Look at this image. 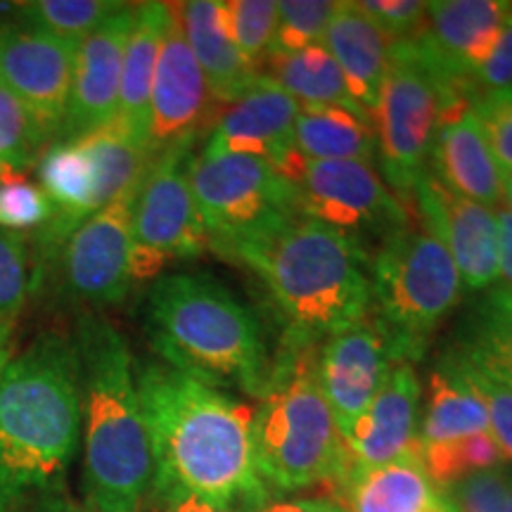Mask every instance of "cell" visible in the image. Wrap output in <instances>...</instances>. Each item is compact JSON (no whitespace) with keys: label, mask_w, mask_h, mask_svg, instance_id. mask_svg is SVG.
<instances>
[{"label":"cell","mask_w":512,"mask_h":512,"mask_svg":"<svg viewBox=\"0 0 512 512\" xmlns=\"http://www.w3.org/2000/svg\"><path fill=\"white\" fill-rule=\"evenodd\" d=\"M155 448V486H174L226 510L252 512L271 498L256 470L254 408L164 361L136 370Z\"/></svg>","instance_id":"6da1fadb"},{"label":"cell","mask_w":512,"mask_h":512,"mask_svg":"<svg viewBox=\"0 0 512 512\" xmlns=\"http://www.w3.org/2000/svg\"><path fill=\"white\" fill-rule=\"evenodd\" d=\"M83 432L74 339L43 332L0 375V512L64 491Z\"/></svg>","instance_id":"7a4b0ae2"},{"label":"cell","mask_w":512,"mask_h":512,"mask_svg":"<svg viewBox=\"0 0 512 512\" xmlns=\"http://www.w3.org/2000/svg\"><path fill=\"white\" fill-rule=\"evenodd\" d=\"M83 403V496L98 512H145L157 477L136 361L110 320L86 313L74 332Z\"/></svg>","instance_id":"3957f363"},{"label":"cell","mask_w":512,"mask_h":512,"mask_svg":"<svg viewBox=\"0 0 512 512\" xmlns=\"http://www.w3.org/2000/svg\"><path fill=\"white\" fill-rule=\"evenodd\" d=\"M235 261L259 275L290 344L318 347L373 309V259L361 238L302 214Z\"/></svg>","instance_id":"277c9868"},{"label":"cell","mask_w":512,"mask_h":512,"mask_svg":"<svg viewBox=\"0 0 512 512\" xmlns=\"http://www.w3.org/2000/svg\"><path fill=\"white\" fill-rule=\"evenodd\" d=\"M152 347L164 363L211 387H240L261 399L271 358L256 313L207 273H171L145 304Z\"/></svg>","instance_id":"5b68a950"},{"label":"cell","mask_w":512,"mask_h":512,"mask_svg":"<svg viewBox=\"0 0 512 512\" xmlns=\"http://www.w3.org/2000/svg\"><path fill=\"white\" fill-rule=\"evenodd\" d=\"M318 347L283 342L254 413L256 470L275 494L330 489L347 470V444L318 382Z\"/></svg>","instance_id":"8992f818"},{"label":"cell","mask_w":512,"mask_h":512,"mask_svg":"<svg viewBox=\"0 0 512 512\" xmlns=\"http://www.w3.org/2000/svg\"><path fill=\"white\" fill-rule=\"evenodd\" d=\"M370 313L387 335L396 361H413L463 294V280L448 249L408 223L384 238L370 266Z\"/></svg>","instance_id":"52a82bcc"},{"label":"cell","mask_w":512,"mask_h":512,"mask_svg":"<svg viewBox=\"0 0 512 512\" xmlns=\"http://www.w3.org/2000/svg\"><path fill=\"white\" fill-rule=\"evenodd\" d=\"M470 100L415 38L392 43L389 72L370 114L377 136V159L389 188L399 195H411L415 181L427 171L441 119L456 107L470 105Z\"/></svg>","instance_id":"ba28073f"},{"label":"cell","mask_w":512,"mask_h":512,"mask_svg":"<svg viewBox=\"0 0 512 512\" xmlns=\"http://www.w3.org/2000/svg\"><path fill=\"white\" fill-rule=\"evenodd\" d=\"M188 178L209 249L223 259L235 261L299 216L297 190L266 159L192 152Z\"/></svg>","instance_id":"9c48e42d"},{"label":"cell","mask_w":512,"mask_h":512,"mask_svg":"<svg viewBox=\"0 0 512 512\" xmlns=\"http://www.w3.org/2000/svg\"><path fill=\"white\" fill-rule=\"evenodd\" d=\"M192 147L152 157L133 200L131 275L157 278L171 261L195 259L209 249V235L192 195L188 162Z\"/></svg>","instance_id":"30bf717a"},{"label":"cell","mask_w":512,"mask_h":512,"mask_svg":"<svg viewBox=\"0 0 512 512\" xmlns=\"http://www.w3.org/2000/svg\"><path fill=\"white\" fill-rule=\"evenodd\" d=\"M297 190L299 214L344 233H382L406 228L408 211L368 162H311L290 150L273 164Z\"/></svg>","instance_id":"8fae6325"},{"label":"cell","mask_w":512,"mask_h":512,"mask_svg":"<svg viewBox=\"0 0 512 512\" xmlns=\"http://www.w3.org/2000/svg\"><path fill=\"white\" fill-rule=\"evenodd\" d=\"M138 185L74 230L41 290L53 283L60 302L81 309H107L124 302L133 283L131 214Z\"/></svg>","instance_id":"7c38bea8"},{"label":"cell","mask_w":512,"mask_h":512,"mask_svg":"<svg viewBox=\"0 0 512 512\" xmlns=\"http://www.w3.org/2000/svg\"><path fill=\"white\" fill-rule=\"evenodd\" d=\"M76 46L24 24H0V86L24 107L46 147L67 117Z\"/></svg>","instance_id":"4fadbf2b"},{"label":"cell","mask_w":512,"mask_h":512,"mask_svg":"<svg viewBox=\"0 0 512 512\" xmlns=\"http://www.w3.org/2000/svg\"><path fill=\"white\" fill-rule=\"evenodd\" d=\"M219 112V102L211 95L200 64L185 41L176 5H171L150 95V155L157 157L185 145L195 147V140L214 126Z\"/></svg>","instance_id":"5bb4252c"},{"label":"cell","mask_w":512,"mask_h":512,"mask_svg":"<svg viewBox=\"0 0 512 512\" xmlns=\"http://www.w3.org/2000/svg\"><path fill=\"white\" fill-rule=\"evenodd\" d=\"M396 356L380 323L370 316L318 347L316 373L342 439L368 411Z\"/></svg>","instance_id":"9a60e30c"},{"label":"cell","mask_w":512,"mask_h":512,"mask_svg":"<svg viewBox=\"0 0 512 512\" xmlns=\"http://www.w3.org/2000/svg\"><path fill=\"white\" fill-rule=\"evenodd\" d=\"M510 19L508 0H437L427 3L422 29L411 38L448 79L475 98V74L494 53Z\"/></svg>","instance_id":"2e32d148"},{"label":"cell","mask_w":512,"mask_h":512,"mask_svg":"<svg viewBox=\"0 0 512 512\" xmlns=\"http://www.w3.org/2000/svg\"><path fill=\"white\" fill-rule=\"evenodd\" d=\"M411 192L427 233L448 249L463 285L470 290L494 285L498 280L496 211L444 188L430 171H422Z\"/></svg>","instance_id":"e0dca14e"},{"label":"cell","mask_w":512,"mask_h":512,"mask_svg":"<svg viewBox=\"0 0 512 512\" xmlns=\"http://www.w3.org/2000/svg\"><path fill=\"white\" fill-rule=\"evenodd\" d=\"M133 17H136V5L124 3V8L114 12L102 27L76 46L72 95H69L60 138L55 143L79 140L117 119L121 62H124Z\"/></svg>","instance_id":"ac0fdd59"},{"label":"cell","mask_w":512,"mask_h":512,"mask_svg":"<svg viewBox=\"0 0 512 512\" xmlns=\"http://www.w3.org/2000/svg\"><path fill=\"white\" fill-rule=\"evenodd\" d=\"M420 394L422 384L413 363L394 361L368 411L344 437L349 460L344 472L370 470L392 460L418 456Z\"/></svg>","instance_id":"d6986e66"},{"label":"cell","mask_w":512,"mask_h":512,"mask_svg":"<svg viewBox=\"0 0 512 512\" xmlns=\"http://www.w3.org/2000/svg\"><path fill=\"white\" fill-rule=\"evenodd\" d=\"M299 102L261 74L238 100L219 112L202 145V155H247L280 162L292 150Z\"/></svg>","instance_id":"ffe728a7"},{"label":"cell","mask_w":512,"mask_h":512,"mask_svg":"<svg viewBox=\"0 0 512 512\" xmlns=\"http://www.w3.org/2000/svg\"><path fill=\"white\" fill-rule=\"evenodd\" d=\"M427 171L465 200L489 209L503 200L505 171L496 162L470 105L456 107L441 119Z\"/></svg>","instance_id":"44dd1931"},{"label":"cell","mask_w":512,"mask_h":512,"mask_svg":"<svg viewBox=\"0 0 512 512\" xmlns=\"http://www.w3.org/2000/svg\"><path fill=\"white\" fill-rule=\"evenodd\" d=\"M323 46L342 69L347 88L358 105L373 114L384 76L392 60V41L377 27L361 3H337Z\"/></svg>","instance_id":"7402d4cb"},{"label":"cell","mask_w":512,"mask_h":512,"mask_svg":"<svg viewBox=\"0 0 512 512\" xmlns=\"http://www.w3.org/2000/svg\"><path fill=\"white\" fill-rule=\"evenodd\" d=\"M171 3H138L128 34L124 62H121L117 124L128 138L143 145L147 152L150 133V95L166 27H169Z\"/></svg>","instance_id":"603a6c76"},{"label":"cell","mask_w":512,"mask_h":512,"mask_svg":"<svg viewBox=\"0 0 512 512\" xmlns=\"http://www.w3.org/2000/svg\"><path fill=\"white\" fill-rule=\"evenodd\" d=\"M325 498L344 512H434L441 494L422 470L418 453L370 470L344 472Z\"/></svg>","instance_id":"cb8c5ba5"},{"label":"cell","mask_w":512,"mask_h":512,"mask_svg":"<svg viewBox=\"0 0 512 512\" xmlns=\"http://www.w3.org/2000/svg\"><path fill=\"white\" fill-rule=\"evenodd\" d=\"M178 22L190 53L200 64L204 79L219 105H230L259 79L261 72L238 53L221 17V0L178 3Z\"/></svg>","instance_id":"d4e9b609"},{"label":"cell","mask_w":512,"mask_h":512,"mask_svg":"<svg viewBox=\"0 0 512 512\" xmlns=\"http://www.w3.org/2000/svg\"><path fill=\"white\" fill-rule=\"evenodd\" d=\"M292 150L311 162H368L377 157L373 121L344 107H302Z\"/></svg>","instance_id":"484cf974"},{"label":"cell","mask_w":512,"mask_h":512,"mask_svg":"<svg viewBox=\"0 0 512 512\" xmlns=\"http://www.w3.org/2000/svg\"><path fill=\"white\" fill-rule=\"evenodd\" d=\"M264 67L268 79L290 93L299 107H344L368 117V112L351 98L342 69L323 43L294 53H271Z\"/></svg>","instance_id":"4316f807"},{"label":"cell","mask_w":512,"mask_h":512,"mask_svg":"<svg viewBox=\"0 0 512 512\" xmlns=\"http://www.w3.org/2000/svg\"><path fill=\"white\" fill-rule=\"evenodd\" d=\"M477 432H489L484 401L441 363L430 377L427 403L418 425V446L446 444Z\"/></svg>","instance_id":"83f0119b"},{"label":"cell","mask_w":512,"mask_h":512,"mask_svg":"<svg viewBox=\"0 0 512 512\" xmlns=\"http://www.w3.org/2000/svg\"><path fill=\"white\" fill-rule=\"evenodd\" d=\"M418 453L422 470L439 494L475 472L508 465L491 432H477L470 437L446 441V444L418 446Z\"/></svg>","instance_id":"f1b7e54d"},{"label":"cell","mask_w":512,"mask_h":512,"mask_svg":"<svg viewBox=\"0 0 512 512\" xmlns=\"http://www.w3.org/2000/svg\"><path fill=\"white\" fill-rule=\"evenodd\" d=\"M121 8L124 3L114 0H31L19 3L15 12L17 24L81 43Z\"/></svg>","instance_id":"f546056e"},{"label":"cell","mask_w":512,"mask_h":512,"mask_svg":"<svg viewBox=\"0 0 512 512\" xmlns=\"http://www.w3.org/2000/svg\"><path fill=\"white\" fill-rule=\"evenodd\" d=\"M465 356L512 384V294L498 287L475 316L470 339L460 347Z\"/></svg>","instance_id":"4dcf8cb0"},{"label":"cell","mask_w":512,"mask_h":512,"mask_svg":"<svg viewBox=\"0 0 512 512\" xmlns=\"http://www.w3.org/2000/svg\"><path fill=\"white\" fill-rule=\"evenodd\" d=\"M275 0H221V17L238 53L261 72L278 31ZM264 74V72H261Z\"/></svg>","instance_id":"1f68e13d"},{"label":"cell","mask_w":512,"mask_h":512,"mask_svg":"<svg viewBox=\"0 0 512 512\" xmlns=\"http://www.w3.org/2000/svg\"><path fill=\"white\" fill-rule=\"evenodd\" d=\"M444 366L453 370L484 401L491 437L496 439L505 460L512 465V384L491 373L489 368L479 366L460 349L446 358Z\"/></svg>","instance_id":"d6a6232c"},{"label":"cell","mask_w":512,"mask_h":512,"mask_svg":"<svg viewBox=\"0 0 512 512\" xmlns=\"http://www.w3.org/2000/svg\"><path fill=\"white\" fill-rule=\"evenodd\" d=\"M46 150L24 107L0 86V183L19 181V174Z\"/></svg>","instance_id":"836d02e7"},{"label":"cell","mask_w":512,"mask_h":512,"mask_svg":"<svg viewBox=\"0 0 512 512\" xmlns=\"http://www.w3.org/2000/svg\"><path fill=\"white\" fill-rule=\"evenodd\" d=\"M337 3L332 0H283L278 3V31L271 53H294L320 46Z\"/></svg>","instance_id":"e575fe53"},{"label":"cell","mask_w":512,"mask_h":512,"mask_svg":"<svg viewBox=\"0 0 512 512\" xmlns=\"http://www.w3.org/2000/svg\"><path fill=\"white\" fill-rule=\"evenodd\" d=\"M31 297V245L19 233L0 230V320L15 323Z\"/></svg>","instance_id":"d590c367"},{"label":"cell","mask_w":512,"mask_h":512,"mask_svg":"<svg viewBox=\"0 0 512 512\" xmlns=\"http://www.w3.org/2000/svg\"><path fill=\"white\" fill-rule=\"evenodd\" d=\"M470 107L496 162L501 164L505 176L512 174V86L477 93L470 100Z\"/></svg>","instance_id":"8d00e7d4"},{"label":"cell","mask_w":512,"mask_h":512,"mask_svg":"<svg viewBox=\"0 0 512 512\" xmlns=\"http://www.w3.org/2000/svg\"><path fill=\"white\" fill-rule=\"evenodd\" d=\"M505 467L475 472V475L460 479L446 491H441V498L453 512H508V472Z\"/></svg>","instance_id":"74e56055"},{"label":"cell","mask_w":512,"mask_h":512,"mask_svg":"<svg viewBox=\"0 0 512 512\" xmlns=\"http://www.w3.org/2000/svg\"><path fill=\"white\" fill-rule=\"evenodd\" d=\"M50 214L53 209L41 185L29 181L0 183V230H38L50 221Z\"/></svg>","instance_id":"f35d334b"},{"label":"cell","mask_w":512,"mask_h":512,"mask_svg":"<svg viewBox=\"0 0 512 512\" xmlns=\"http://www.w3.org/2000/svg\"><path fill=\"white\" fill-rule=\"evenodd\" d=\"M358 3L392 43L418 34L427 15V3L422 0H358Z\"/></svg>","instance_id":"ab89813d"},{"label":"cell","mask_w":512,"mask_h":512,"mask_svg":"<svg viewBox=\"0 0 512 512\" xmlns=\"http://www.w3.org/2000/svg\"><path fill=\"white\" fill-rule=\"evenodd\" d=\"M472 83H475V95L512 86V19L498 38L494 53L482 64Z\"/></svg>","instance_id":"60d3db41"},{"label":"cell","mask_w":512,"mask_h":512,"mask_svg":"<svg viewBox=\"0 0 512 512\" xmlns=\"http://www.w3.org/2000/svg\"><path fill=\"white\" fill-rule=\"evenodd\" d=\"M235 512L219 508V505L204 501L202 496L190 494V491L174 489V486H157L152 489L150 501H147L145 512Z\"/></svg>","instance_id":"b9f144b4"},{"label":"cell","mask_w":512,"mask_h":512,"mask_svg":"<svg viewBox=\"0 0 512 512\" xmlns=\"http://www.w3.org/2000/svg\"><path fill=\"white\" fill-rule=\"evenodd\" d=\"M496 238H498V278H503L505 292L512 294V211H496Z\"/></svg>","instance_id":"7bdbcfd3"},{"label":"cell","mask_w":512,"mask_h":512,"mask_svg":"<svg viewBox=\"0 0 512 512\" xmlns=\"http://www.w3.org/2000/svg\"><path fill=\"white\" fill-rule=\"evenodd\" d=\"M332 501L325 496L318 498H297V501H271L261 503L252 512H330Z\"/></svg>","instance_id":"ee69618b"},{"label":"cell","mask_w":512,"mask_h":512,"mask_svg":"<svg viewBox=\"0 0 512 512\" xmlns=\"http://www.w3.org/2000/svg\"><path fill=\"white\" fill-rule=\"evenodd\" d=\"M27 512H98L91 505L76 503L74 498L67 496V491H60V494L46 496L41 501H36Z\"/></svg>","instance_id":"f6af8a7d"},{"label":"cell","mask_w":512,"mask_h":512,"mask_svg":"<svg viewBox=\"0 0 512 512\" xmlns=\"http://www.w3.org/2000/svg\"><path fill=\"white\" fill-rule=\"evenodd\" d=\"M15 358V323L0 320V375L10 366Z\"/></svg>","instance_id":"bcb514c9"},{"label":"cell","mask_w":512,"mask_h":512,"mask_svg":"<svg viewBox=\"0 0 512 512\" xmlns=\"http://www.w3.org/2000/svg\"><path fill=\"white\" fill-rule=\"evenodd\" d=\"M503 197L508 202V209L512 211V174L505 176V185H503Z\"/></svg>","instance_id":"7dc6e473"},{"label":"cell","mask_w":512,"mask_h":512,"mask_svg":"<svg viewBox=\"0 0 512 512\" xmlns=\"http://www.w3.org/2000/svg\"><path fill=\"white\" fill-rule=\"evenodd\" d=\"M508 472V512H512V465L505 467Z\"/></svg>","instance_id":"c3c4849f"},{"label":"cell","mask_w":512,"mask_h":512,"mask_svg":"<svg viewBox=\"0 0 512 512\" xmlns=\"http://www.w3.org/2000/svg\"><path fill=\"white\" fill-rule=\"evenodd\" d=\"M434 512H453L451 508H448V503L444 501V498H441V501H439V505H437V510H434Z\"/></svg>","instance_id":"681fc988"},{"label":"cell","mask_w":512,"mask_h":512,"mask_svg":"<svg viewBox=\"0 0 512 512\" xmlns=\"http://www.w3.org/2000/svg\"><path fill=\"white\" fill-rule=\"evenodd\" d=\"M330 512H344L342 508H339V505L335 503V501H332V505H330Z\"/></svg>","instance_id":"f907efd6"}]
</instances>
